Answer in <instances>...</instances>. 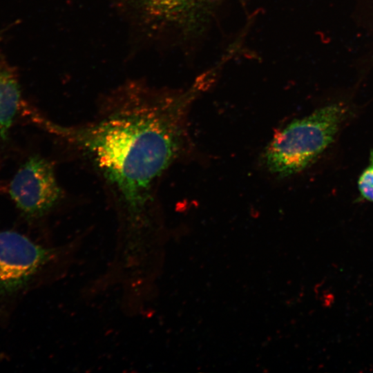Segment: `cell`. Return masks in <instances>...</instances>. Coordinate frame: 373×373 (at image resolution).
<instances>
[{
	"mask_svg": "<svg viewBox=\"0 0 373 373\" xmlns=\"http://www.w3.org/2000/svg\"><path fill=\"white\" fill-rule=\"evenodd\" d=\"M200 90L197 85L170 91L127 81L104 98L97 119L59 127L57 135L89 157L113 192L130 248L150 224L156 184L184 148L188 113Z\"/></svg>",
	"mask_w": 373,
	"mask_h": 373,
	"instance_id": "1",
	"label": "cell"
},
{
	"mask_svg": "<svg viewBox=\"0 0 373 373\" xmlns=\"http://www.w3.org/2000/svg\"><path fill=\"white\" fill-rule=\"evenodd\" d=\"M347 115L345 106L332 103L291 122L266 147V169L280 178L303 171L332 144Z\"/></svg>",
	"mask_w": 373,
	"mask_h": 373,
	"instance_id": "2",
	"label": "cell"
},
{
	"mask_svg": "<svg viewBox=\"0 0 373 373\" xmlns=\"http://www.w3.org/2000/svg\"><path fill=\"white\" fill-rule=\"evenodd\" d=\"M59 254L11 230H0V298L25 293Z\"/></svg>",
	"mask_w": 373,
	"mask_h": 373,
	"instance_id": "3",
	"label": "cell"
},
{
	"mask_svg": "<svg viewBox=\"0 0 373 373\" xmlns=\"http://www.w3.org/2000/svg\"><path fill=\"white\" fill-rule=\"evenodd\" d=\"M135 33L149 44L189 30L202 0H112Z\"/></svg>",
	"mask_w": 373,
	"mask_h": 373,
	"instance_id": "4",
	"label": "cell"
},
{
	"mask_svg": "<svg viewBox=\"0 0 373 373\" xmlns=\"http://www.w3.org/2000/svg\"><path fill=\"white\" fill-rule=\"evenodd\" d=\"M9 193L26 217L36 219L46 215L58 204L63 191L52 164L35 155L15 173L10 183Z\"/></svg>",
	"mask_w": 373,
	"mask_h": 373,
	"instance_id": "5",
	"label": "cell"
},
{
	"mask_svg": "<svg viewBox=\"0 0 373 373\" xmlns=\"http://www.w3.org/2000/svg\"><path fill=\"white\" fill-rule=\"evenodd\" d=\"M21 96L14 73L0 67V138H6L20 109Z\"/></svg>",
	"mask_w": 373,
	"mask_h": 373,
	"instance_id": "6",
	"label": "cell"
},
{
	"mask_svg": "<svg viewBox=\"0 0 373 373\" xmlns=\"http://www.w3.org/2000/svg\"><path fill=\"white\" fill-rule=\"evenodd\" d=\"M358 187L361 196L373 202V150L370 153L369 165L358 178Z\"/></svg>",
	"mask_w": 373,
	"mask_h": 373,
	"instance_id": "7",
	"label": "cell"
}]
</instances>
